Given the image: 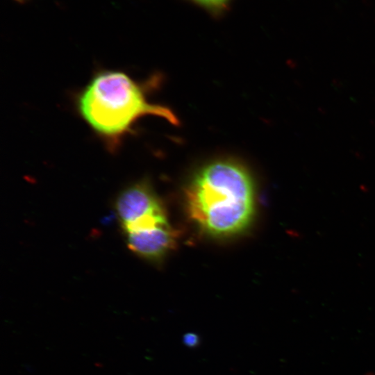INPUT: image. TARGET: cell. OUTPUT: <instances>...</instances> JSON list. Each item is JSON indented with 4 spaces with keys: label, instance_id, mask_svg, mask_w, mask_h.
Segmentation results:
<instances>
[{
    "label": "cell",
    "instance_id": "obj_7",
    "mask_svg": "<svg viewBox=\"0 0 375 375\" xmlns=\"http://www.w3.org/2000/svg\"><path fill=\"white\" fill-rule=\"evenodd\" d=\"M15 1H17L18 2H20V3H22V2L25 1L26 0H15Z\"/></svg>",
    "mask_w": 375,
    "mask_h": 375
},
{
    "label": "cell",
    "instance_id": "obj_1",
    "mask_svg": "<svg viewBox=\"0 0 375 375\" xmlns=\"http://www.w3.org/2000/svg\"><path fill=\"white\" fill-rule=\"evenodd\" d=\"M117 69L97 71L74 97L77 113L111 151L133 132L142 117L153 115L176 125L168 108L150 102L147 86Z\"/></svg>",
    "mask_w": 375,
    "mask_h": 375
},
{
    "label": "cell",
    "instance_id": "obj_6",
    "mask_svg": "<svg viewBox=\"0 0 375 375\" xmlns=\"http://www.w3.org/2000/svg\"><path fill=\"white\" fill-rule=\"evenodd\" d=\"M183 342L188 347H196L199 345L200 339L195 333L188 332L183 335Z\"/></svg>",
    "mask_w": 375,
    "mask_h": 375
},
{
    "label": "cell",
    "instance_id": "obj_2",
    "mask_svg": "<svg viewBox=\"0 0 375 375\" xmlns=\"http://www.w3.org/2000/svg\"><path fill=\"white\" fill-rule=\"evenodd\" d=\"M186 201L190 217L204 231L217 235L235 234L246 228L253 213L251 177L233 160L212 162L190 183Z\"/></svg>",
    "mask_w": 375,
    "mask_h": 375
},
{
    "label": "cell",
    "instance_id": "obj_4",
    "mask_svg": "<svg viewBox=\"0 0 375 375\" xmlns=\"http://www.w3.org/2000/svg\"><path fill=\"white\" fill-rule=\"evenodd\" d=\"M128 247L140 256L158 259L176 242V234L169 223L140 231L126 233Z\"/></svg>",
    "mask_w": 375,
    "mask_h": 375
},
{
    "label": "cell",
    "instance_id": "obj_3",
    "mask_svg": "<svg viewBox=\"0 0 375 375\" xmlns=\"http://www.w3.org/2000/svg\"><path fill=\"white\" fill-rule=\"evenodd\" d=\"M115 209L122 225L164 212L149 184L144 181L124 189L117 198Z\"/></svg>",
    "mask_w": 375,
    "mask_h": 375
},
{
    "label": "cell",
    "instance_id": "obj_5",
    "mask_svg": "<svg viewBox=\"0 0 375 375\" xmlns=\"http://www.w3.org/2000/svg\"><path fill=\"white\" fill-rule=\"evenodd\" d=\"M199 7L211 13L222 12L228 6L231 0H190Z\"/></svg>",
    "mask_w": 375,
    "mask_h": 375
}]
</instances>
